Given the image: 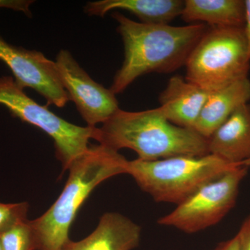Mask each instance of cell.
<instances>
[{
    "label": "cell",
    "instance_id": "6da1fadb",
    "mask_svg": "<svg viewBox=\"0 0 250 250\" xmlns=\"http://www.w3.org/2000/svg\"><path fill=\"white\" fill-rule=\"evenodd\" d=\"M118 22L125 59L110 90L123 93L136 79L152 72L170 73L186 65L198 41L208 29L202 23L171 26L138 22L121 13L112 15Z\"/></svg>",
    "mask_w": 250,
    "mask_h": 250
},
{
    "label": "cell",
    "instance_id": "7a4b0ae2",
    "mask_svg": "<svg viewBox=\"0 0 250 250\" xmlns=\"http://www.w3.org/2000/svg\"><path fill=\"white\" fill-rule=\"evenodd\" d=\"M93 139L114 150L132 149L143 161L209 154L208 139L170 123L159 107L139 112L120 108L96 127Z\"/></svg>",
    "mask_w": 250,
    "mask_h": 250
},
{
    "label": "cell",
    "instance_id": "3957f363",
    "mask_svg": "<svg viewBox=\"0 0 250 250\" xmlns=\"http://www.w3.org/2000/svg\"><path fill=\"white\" fill-rule=\"evenodd\" d=\"M127 163L118 151L101 144L90 145L69 167L68 179L57 200L43 215L30 220L36 250H62L70 241V227L85 200L99 184L126 174Z\"/></svg>",
    "mask_w": 250,
    "mask_h": 250
},
{
    "label": "cell",
    "instance_id": "277c9868",
    "mask_svg": "<svg viewBox=\"0 0 250 250\" xmlns=\"http://www.w3.org/2000/svg\"><path fill=\"white\" fill-rule=\"evenodd\" d=\"M236 166L212 154L156 161H128L126 174L158 202L178 205L200 187Z\"/></svg>",
    "mask_w": 250,
    "mask_h": 250
},
{
    "label": "cell",
    "instance_id": "5b68a950",
    "mask_svg": "<svg viewBox=\"0 0 250 250\" xmlns=\"http://www.w3.org/2000/svg\"><path fill=\"white\" fill-rule=\"evenodd\" d=\"M185 78L208 92L248 78L243 28L208 27L188 59Z\"/></svg>",
    "mask_w": 250,
    "mask_h": 250
},
{
    "label": "cell",
    "instance_id": "8992f818",
    "mask_svg": "<svg viewBox=\"0 0 250 250\" xmlns=\"http://www.w3.org/2000/svg\"><path fill=\"white\" fill-rule=\"evenodd\" d=\"M24 88L12 77H0V104L13 116L39 128L49 135L54 143L55 154L62 167L68 170L73 161L89 147L96 126H81L57 116L24 93Z\"/></svg>",
    "mask_w": 250,
    "mask_h": 250
},
{
    "label": "cell",
    "instance_id": "52a82bcc",
    "mask_svg": "<svg viewBox=\"0 0 250 250\" xmlns=\"http://www.w3.org/2000/svg\"><path fill=\"white\" fill-rule=\"evenodd\" d=\"M248 167L238 166L200 187L158 223L194 233L218 223L236 205Z\"/></svg>",
    "mask_w": 250,
    "mask_h": 250
},
{
    "label": "cell",
    "instance_id": "ba28073f",
    "mask_svg": "<svg viewBox=\"0 0 250 250\" xmlns=\"http://www.w3.org/2000/svg\"><path fill=\"white\" fill-rule=\"evenodd\" d=\"M55 63L64 89L88 126L103 124L120 109L116 95L92 80L69 51L61 50Z\"/></svg>",
    "mask_w": 250,
    "mask_h": 250
},
{
    "label": "cell",
    "instance_id": "9c48e42d",
    "mask_svg": "<svg viewBox=\"0 0 250 250\" xmlns=\"http://www.w3.org/2000/svg\"><path fill=\"white\" fill-rule=\"evenodd\" d=\"M0 61L9 67L20 86L36 90L47 104L62 108L70 101L55 62L42 52L11 45L0 36Z\"/></svg>",
    "mask_w": 250,
    "mask_h": 250
},
{
    "label": "cell",
    "instance_id": "30bf717a",
    "mask_svg": "<svg viewBox=\"0 0 250 250\" xmlns=\"http://www.w3.org/2000/svg\"><path fill=\"white\" fill-rule=\"evenodd\" d=\"M209 92L176 75L171 77L159 95L163 114L170 123L194 129Z\"/></svg>",
    "mask_w": 250,
    "mask_h": 250
},
{
    "label": "cell",
    "instance_id": "8fae6325",
    "mask_svg": "<svg viewBox=\"0 0 250 250\" xmlns=\"http://www.w3.org/2000/svg\"><path fill=\"white\" fill-rule=\"evenodd\" d=\"M141 228L118 213H104L98 227L80 241L70 240L61 250H132L139 246Z\"/></svg>",
    "mask_w": 250,
    "mask_h": 250
},
{
    "label": "cell",
    "instance_id": "7c38bea8",
    "mask_svg": "<svg viewBox=\"0 0 250 250\" xmlns=\"http://www.w3.org/2000/svg\"><path fill=\"white\" fill-rule=\"evenodd\" d=\"M209 154L229 164L250 160V104L242 105L208 139Z\"/></svg>",
    "mask_w": 250,
    "mask_h": 250
},
{
    "label": "cell",
    "instance_id": "4fadbf2b",
    "mask_svg": "<svg viewBox=\"0 0 250 250\" xmlns=\"http://www.w3.org/2000/svg\"><path fill=\"white\" fill-rule=\"evenodd\" d=\"M250 100V80L244 79L209 92L194 130L208 139L242 105Z\"/></svg>",
    "mask_w": 250,
    "mask_h": 250
},
{
    "label": "cell",
    "instance_id": "5bb4252c",
    "mask_svg": "<svg viewBox=\"0 0 250 250\" xmlns=\"http://www.w3.org/2000/svg\"><path fill=\"white\" fill-rule=\"evenodd\" d=\"M184 5L182 0H99L87 3L84 12L104 17L112 10H125L145 24H169L181 16Z\"/></svg>",
    "mask_w": 250,
    "mask_h": 250
},
{
    "label": "cell",
    "instance_id": "9a60e30c",
    "mask_svg": "<svg viewBox=\"0 0 250 250\" xmlns=\"http://www.w3.org/2000/svg\"><path fill=\"white\" fill-rule=\"evenodd\" d=\"M185 22L212 27H244V0H185L181 14Z\"/></svg>",
    "mask_w": 250,
    "mask_h": 250
},
{
    "label": "cell",
    "instance_id": "2e32d148",
    "mask_svg": "<svg viewBox=\"0 0 250 250\" xmlns=\"http://www.w3.org/2000/svg\"><path fill=\"white\" fill-rule=\"evenodd\" d=\"M2 250H36L37 243L30 220L18 224L0 236Z\"/></svg>",
    "mask_w": 250,
    "mask_h": 250
},
{
    "label": "cell",
    "instance_id": "e0dca14e",
    "mask_svg": "<svg viewBox=\"0 0 250 250\" xmlns=\"http://www.w3.org/2000/svg\"><path fill=\"white\" fill-rule=\"evenodd\" d=\"M27 202L4 204L0 202V236L18 224L27 220Z\"/></svg>",
    "mask_w": 250,
    "mask_h": 250
},
{
    "label": "cell",
    "instance_id": "ac0fdd59",
    "mask_svg": "<svg viewBox=\"0 0 250 250\" xmlns=\"http://www.w3.org/2000/svg\"><path fill=\"white\" fill-rule=\"evenodd\" d=\"M34 2L31 0H0V9H13L16 11H21L31 17V13L29 6Z\"/></svg>",
    "mask_w": 250,
    "mask_h": 250
},
{
    "label": "cell",
    "instance_id": "d6986e66",
    "mask_svg": "<svg viewBox=\"0 0 250 250\" xmlns=\"http://www.w3.org/2000/svg\"><path fill=\"white\" fill-rule=\"evenodd\" d=\"M236 235L239 242V250H250V213Z\"/></svg>",
    "mask_w": 250,
    "mask_h": 250
},
{
    "label": "cell",
    "instance_id": "ffe728a7",
    "mask_svg": "<svg viewBox=\"0 0 250 250\" xmlns=\"http://www.w3.org/2000/svg\"><path fill=\"white\" fill-rule=\"evenodd\" d=\"M245 6H246V21H245L243 30H244L245 37H246L248 56L250 59V0H245Z\"/></svg>",
    "mask_w": 250,
    "mask_h": 250
},
{
    "label": "cell",
    "instance_id": "44dd1931",
    "mask_svg": "<svg viewBox=\"0 0 250 250\" xmlns=\"http://www.w3.org/2000/svg\"><path fill=\"white\" fill-rule=\"evenodd\" d=\"M214 250H239L238 236L236 235L231 239L220 243Z\"/></svg>",
    "mask_w": 250,
    "mask_h": 250
},
{
    "label": "cell",
    "instance_id": "7402d4cb",
    "mask_svg": "<svg viewBox=\"0 0 250 250\" xmlns=\"http://www.w3.org/2000/svg\"><path fill=\"white\" fill-rule=\"evenodd\" d=\"M243 166H246V167H250V160L245 161L244 163H243L242 164V165Z\"/></svg>",
    "mask_w": 250,
    "mask_h": 250
},
{
    "label": "cell",
    "instance_id": "603a6c76",
    "mask_svg": "<svg viewBox=\"0 0 250 250\" xmlns=\"http://www.w3.org/2000/svg\"><path fill=\"white\" fill-rule=\"evenodd\" d=\"M0 250H2V246H1V239H0Z\"/></svg>",
    "mask_w": 250,
    "mask_h": 250
}]
</instances>
